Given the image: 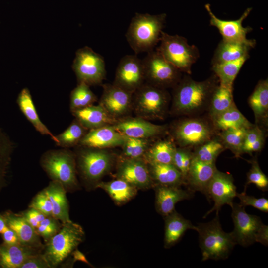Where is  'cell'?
I'll use <instances>...</instances> for the list:
<instances>
[{
  "label": "cell",
  "mask_w": 268,
  "mask_h": 268,
  "mask_svg": "<svg viewBox=\"0 0 268 268\" xmlns=\"http://www.w3.org/2000/svg\"><path fill=\"white\" fill-rule=\"evenodd\" d=\"M116 167V178L127 182L138 190L153 188L147 163L143 158L122 156L117 159Z\"/></svg>",
  "instance_id": "7c38bea8"
},
{
  "label": "cell",
  "mask_w": 268,
  "mask_h": 268,
  "mask_svg": "<svg viewBox=\"0 0 268 268\" xmlns=\"http://www.w3.org/2000/svg\"><path fill=\"white\" fill-rule=\"evenodd\" d=\"M97 97L90 89L89 86L79 82L71 92L70 110L73 111L93 105L97 101Z\"/></svg>",
  "instance_id": "74e56055"
},
{
  "label": "cell",
  "mask_w": 268,
  "mask_h": 268,
  "mask_svg": "<svg viewBox=\"0 0 268 268\" xmlns=\"http://www.w3.org/2000/svg\"><path fill=\"white\" fill-rule=\"evenodd\" d=\"M165 232L164 246L169 248L176 244L188 229L196 230V226L185 219L175 210L164 217Z\"/></svg>",
  "instance_id": "4316f807"
},
{
  "label": "cell",
  "mask_w": 268,
  "mask_h": 268,
  "mask_svg": "<svg viewBox=\"0 0 268 268\" xmlns=\"http://www.w3.org/2000/svg\"><path fill=\"white\" fill-rule=\"evenodd\" d=\"M247 129H230L221 131L220 141L225 149H229L238 157L243 154L242 149Z\"/></svg>",
  "instance_id": "f35d334b"
},
{
  "label": "cell",
  "mask_w": 268,
  "mask_h": 268,
  "mask_svg": "<svg viewBox=\"0 0 268 268\" xmlns=\"http://www.w3.org/2000/svg\"><path fill=\"white\" fill-rule=\"evenodd\" d=\"M96 188L104 190L119 206L126 204L134 198L138 190L127 182L118 178L107 182L101 181L97 185Z\"/></svg>",
  "instance_id": "f546056e"
},
{
  "label": "cell",
  "mask_w": 268,
  "mask_h": 268,
  "mask_svg": "<svg viewBox=\"0 0 268 268\" xmlns=\"http://www.w3.org/2000/svg\"><path fill=\"white\" fill-rule=\"evenodd\" d=\"M263 136H264L263 131L258 126L253 125L252 127L247 129L244 138L242 152L243 148Z\"/></svg>",
  "instance_id": "c3c4849f"
},
{
  "label": "cell",
  "mask_w": 268,
  "mask_h": 268,
  "mask_svg": "<svg viewBox=\"0 0 268 268\" xmlns=\"http://www.w3.org/2000/svg\"><path fill=\"white\" fill-rule=\"evenodd\" d=\"M231 217L234 229L231 233L236 243L241 246L248 247L255 242L258 230L263 222L260 217L247 213L245 207L233 203Z\"/></svg>",
  "instance_id": "5bb4252c"
},
{
  "label": "cell",
  "mask_w": 268,
  "mask_h": 268,
  "mask_svg": "<svg viewBox=\"0 0 268 268\" xmlns=\"http://www.w3.org/2000/svg\"><path fill=\"white\" fill-rule=\"evenodd\" d=\"M29 207L40 211L47 216H53L51 201L44 189L34 197Z\"/></svg>",
  "instance_id": "ee69618b"
},
{
  "label": "cell",
  "mask_w": 268,
  "mask_h": 268,
  "mask_svg": "<svg viewBox=\"0 0 268 268\" xmlns=\"http://www.w3.org/2000/svg\"><path fill=\"white\" fill-rule=\"evenodd\" d=\"M256 123L266 121L268 113V80L259 81L248 99Z\"/></svg>",
  "instance_id": "1f68e13d"
},
{
  "label": "cell",
  "mask_w": 268,
  "mask_h": 268,
  "mask_svg": "<svg viewBox=\"0 0 268 268\" xmlns=\"http://www.w3.org/2000/svg\"><path fill=\"white\" fill-rule=\"evenodd\" d=\"M219 83L214 74L202 81L188 75L182 77L173 88L171 112L177 115H192L208 108L212 93Z\"/></svg>",
  "instance_id": "6da1fadb"
},
{
  "label": "cell",
  "mask_w": 268,
  "mask_h": 268,
  "mask_svg": "<svg viewBox=\"0 0 268 268\" xmlns=\"http://www.w3.org/2000/svg\"><path fill=\"white\" fill-rule=\"evenodd\" d=\"M147 163L154 186L160 185L181 187L184 185L185 180L182 173L173 164Z\"/></svg>",
  "instance_id": "83f0119b"
},
{
  "label": "cell",
  "mask_w": 268,
  "mask_h": 268,
  "mask_svg": "<svg viewBox=\"0 0 268 268\" xmlns=\"http://www.w3.org/2000/svg\"><path fill=\"white\" fill-rule=\"evenodd\" d=\"M155 190V205L156 211L163 217L174 211L178 202L192 198L194 192L184 190L179 186L156 185Z\"/></svg>",
  "instance_id": "ffe728a7"
},
{
  "label": "cell",
  "mask_w": 268,
  "mask_h": 268,
  "mask_svg": "<svg viewBox=\"0 0 268 268\" xmlns=\"http://www.w3.org/2000/svg\"><path fill=\"white\" fill-rule=\"evenodd\" d=\"M14 146L9 136L0 128V192L7 185Z\"/></svg>",
  "instance_id": "836d02e7"
},
{
  "label": "cell",
  "mask_w": 268,
  "mask_h": 268,
  "mask_svg": "<svg viewBox=\"0 0 268 268\" xmlns=\"http://www.w3.org/2000/svg\"><path fill=\"white\" fill-rule=\"evenodd\" d=\"M40 163L49 178L61 183L67 192L80 189L75 154L68 148L46 151L41 156Z\"/></svg>",
  "instance_id": "277c9868"
},
{
  "label": "cell",
  "mask_w": 268,
  "mask_h": 268,
  "mask_svg": "<svg viewBox=\"0 0 268 268\" xmlns=\"http://www.w3.org/2000/svg\"><path fill=\"white\" fill-rule=\"evenodd\" d=\"M17 103L22 113L36 131L41 134L49 136L56 143L55 135L40 120L30 92L27 88L21 90L17 97Z\"/></svg>",
  "instance_id": "f1b7e54d"
},
{
  "label": "cell",
  "mask_w": 268,
  "mask_h": 268,
  "mask_svg": "<svg viewBox=\"0 0 268 268\" xmlns=\"http://www.w3.org/2000/svg\"><path fill=\"white\" fill-rule=\"evenodd\" d=\"M71 113L75 119L88 130L111 125L117 121L110 116L99 104L91 105L71 111Z\"/></svg>",
  "instance_id": "d4e9b609"
},
{
  "label": "cell",
  "mask_w": 268,
  "mask_h": 268,
  "mask_svg": "<svg viewBox=\"0 0 268 268\" xmlns=\"http://www.w3.org/2000/svg\"><path fill=\"white\" fill-rule=\"evenodd\" d=\"M236 197L240 200L239 204L242 206H253V207L265 213L268 212V200L265 198H257L252 196H249L246 192L237 193Z\"/></svg>",
  "instance_id": "f6af8a7d"
},
{
  "label": "cell",
  "mask_w": 268,
  "mask_h": 268,
  "mask_svg": "<svg viewBox=\"0 0 268 268\" xmlns=\"http://www.w3.org/2000/svg\"><path fill=\"white\" fill-rule=\"evenodd\" d=\"M249 58V54L234 61L212 65L211 69L219 83L233 86L241 68Z\"/></svg>",
  "instance_id": "e575fe53"
},
{
  "label": "cell",
  "mask_w": 268,
  "mask_h": 268,
  "mask_svg": "<svg viewBox=\"0 0 268 268\" xmlns=\"http://www.w3.org/2000/svg\"><path fill=\"white\" fill-rule=\"evenodd\" d=\"M264 136L259 138L251 144L243 148V153H247L251 154L252 152L260 151L264 146Z\"/></svg>",
  "instance_id": "816d5d0a"
},
{
  "label": "cell",
  "mask_w": 268,
  "mask_h": 268,
  "mask_svg": "<svg viewBox=\"0 0 268 268\" xmlns=\"http://www.w3.org/2000/svg\"><path fill=\"white\" fill-rule=\"evenodd\" d=\"M149 139L127 137L122 145V156L129 158H143L150 146Z\"/></svg>",
  "instance_id": "60d3db41"
},
{
  "label": "cell",
  "mask_w": 268,
  "mask_h": 268,
  "mask_svg": "<svg viewBox=\"0 0 268 268\" xmlns=\"http://www.w3.org/2000/svg\"><path fill=\"white\" fill-rule=\"evenodd\" d=\"M43 251L22 244H0V268H20L30 256Z\"/></svg>",
  "instance_id": "cb8c5ba5"
},
{
  "label": "cell",
  "mask_w": 268,
  "mask_h": 268,
  "mask_svg": "<svg viewBox=\"0 0 268 268\" xmlns=\"http://www.w3.org/2000/svg\"><path fill=\"white\" fill-rule=\"evenodd\" d=\"M6 223L1 214H0V234L7 227Z\"/></svg>",
  "instance_id": "f5cc1de1"
},
{
  "label": "cell",
  "mask_w": 268,
  "mask_h": 268,
  "mask_svg": "<svg viewBox=\"0 0 268 268\" xmlns=\"http://www.w3.org/2000/svg\"><path fill=\"white\" fill-rule=\"evenodd\" d=\"M20 268H51L42 253L29 257L21 265Z\"/></svg>",
  "instance_id": "bcb514c9"
},
{
  "label": "cell",
  "mask_w": 268,
  "mask_h": 268,
  "mask_svg": "<svg viewBox=\"0 0 268 268\" xmlns=\"http://www.w3.org/2000/svg\"><path fill=\"white\" fill-rule=\"evenodd\" d=\"M236 194V187L232 175L217 170L209 183L206 196L208 200H212L214 204L204 217L214 211L218 214L225 204L232 206Z\"/></svg>",
  "instance_id": "9a60e30c"
},
{
  "label": "cell",
  "mask_w": 268,
  "mask_h": 268,
  "mask_svg": "<svg viewBox=\"0 0 268 268\" xmlns=\"http://www.w3.org/2000/svg\"><path fill=\"white\" fill-rule=\"evenodd\" d=\"M255 242L265 246L268 245V226L263 223L258 230L255 237Z\"/></svg>",
  "instance_id": "f907efd6"
},
{
  "label": "cell",
  "mask_w": 268,
  "mask_h": 268,
  "mask_svg": "<svg viewBox=\"0 0 268 268\" xmlns=\"http://www.w3.org/2000/svg\"><path fill=\"white\" fill-rule=\"evenodd\" d=\"M145 80L153 86L173 88L182 78L181 72L167 61L159 51L154 49L142 60Z\"/></svg>",
  "instance_id": "9c48e42d"
},
{
  "label": "cell",
  "mask_w": 268,
  "mask_h": 268,
  "mask_svg": "<svg viewBox=\"0 0 268 268\" xmlns=\"http://www.w3.org/2000/svg\"><path fill=\"white\" fill-rule=\"evenodd\" d=\"M175 141L184 148L197 147L211 140L214 134L209 123L202 119L190 118L177 122L173 129Z\"/></svg>",
  "instance_id": "8fae6325"
},
{
  "label": "cell",
  "mask_w": 268,
  "mask_h": 268,
  "mask_svg": "<svg viewBox=\"0 0 268 268\" xmlns=\"http://www.w3.org/2000/svg\"><path fill=\"white\" fill-rule=\"evenodd\" d=\"M62 226V223L53 216H46L35 230L46 243L59 232Z\"/></svg>",
  "instance_id": "7bdbcfd3"
},
{
  "label": "cell",
  "mask_w": 268,
  "mask_h": 268,
  "mask_svg": "<svg viewBox=\"0 0 268 268\" xmlns=\"http://www.w3.org/2000/svg\"><path fill=\"white\" fill-rule=\"evenodd\" d=\"M166 16L165 13H135L125 34L126 39L135 54L148 53L154 49L160 42Z\"/></svg>",
  "instance_id": "7a4b0ae2"
},
{
  "label": "cell",
  "mask_w": 268,
  "mask_h": 268,
  "mask_svg": "<svg viewBox=\"0 0 268 268\" xmlns=\"http://www.w3.org/2000/svg\"><path fill=\"white\" fill-rule=\"evenodd\" d=\"M176 147L170 140H162L150 146L143 158L147 163L172 164Z\"/></svg>",
  "instance_id": "d590c367"
},
{
  "label": "cell",
  "mask_w": 268,
  "mask_h": 268,
  "mask_svg": "<svg viewBox=\"0 0 268 268\" xmlns=\"http://www.w3.org/2000/svg\"><path fill=\"white\" fill-rule=\"evenodd\" d=\"M214 127L221 131L230 129L252 127L251 124L235 105L212 120Z\"/></svg>",
  "instance_id": "d6a6232c"
},
{
  "label": "cell",
  "mask_w": 268,
  "mask_h": 268,
  "mask_svg": "<svg viewBox=\"0 0 268 268\" xmlns=\"http://www.w3.org/2000/svg\"><path fill=\"white\" fill-rule=\"evenodd\" d=\"M72 68L78 83L83 82L89 86L101 84L106 77L103 57L87 46L77 50Z\"/></svg>",
  "instance_id": "30bf717a"
},
{
  "label": "cell",
  "mask_w": 268,
  "mask_h": 268,
  "mask_svg": "<svg viewBox=\"0 0 268 268\" xmlns=\"http://www.w3.org/2000/svg\"><path fill=\"white\" fill-rule=\"evenodd\" d=\"M157 49L164 58L181 72L191 74L192 65L200 57L198 48L189 44L185 37L162 31Z\"/></svg>",
  "instance_id": "52a82bcc"
},
{
  "label": "cell",
  "mask_w": 268,
  "mask_h": 268,
  "mask_svg": "<svg viewBox=\"0 0 268 268\" xmlns=\"http://www.w3.org/2000/svg\"><path fill=\"white\" fill-rule=\"evenodd\" d=\"M217 170L215 163L203 162L193 157L184 185L189 190L201 192L206 196L208 186Z\"/></svg>",
  "instance_id": "7402d4cb"
},
{
  "label": "cell",
  "mask_w": 268,
  "mask_h": 268,
  "mask_svg": "<svg viewBox=\"0 0 268 268\" xmlns=\"http://www.w3.org/2000/svg\"><path fill=\"white\" fill-rule=\"evenodd\" d=\"M1 234L3 242L6 244H21L16 233L8 226H7Z\"/></svg>",
  "instance_id": "681fc988"
},
{
  "label": "cell",
  "mask_w": 268,
  "mask_h": 268,
  "mask_svg": "<svg viewBox=\"0 0 268 268\" xmlns=\"http://www.w3.org/2000/svg\"><path fill=\"white\" fill-rule=\"evenodd\" d=\"M251 167L247 174V180L244 186V191L246 192L247 186L250 184H254L262 191H267L268 189V178L262 172L256 159L250 161Z\"/></svg>",
  "instance_id": "b9f144b4"
},
{
  "label": "cell",
  "mask_w": 268,
  "mask_h": 268,
  "mask_svg": "<svg viewBox=\"0 0 268 268\" xmlns=\"http://www.w3.org/2000/svg\"><path fill=\"white\" fill-rule=\"evenodd\" d=\"M170 95L166 89L144 83L133 94V105L138 117L162 119L167 110Z\"/></svg>",
  "instance_id": "ba28073f"
},
{
  "label": "cell",
  "mask_w": 268,
  "mask_h": 268,
  "mask_svg": "<svg viewBox=\"0 0 268 268\" xmlns=\"http://www.w3.org/2000/svg\"><path fill=\"white\" fill-rule=\"evenodd\" d=\"M99 104L116 120L126 115L133 106V94L114 84L103 85Z\"/></svg>",
  "instance_id": "2e32d148"
},
{
  "label": "cell",
  "mask_w": 268,
  "mask_h": 268,
  "mask_svg": "<svg viewBox=\"0 0 268 268\" xmlns=\"http://www.w3.org/2000/svg\"><path fill=\"white\" fill-rule=\"evenodd\" d=\"M235 105L233 96V86L219 82L212 93L208 108L211 120Z\"/></svg>",
  "instance_id": "4dcf8cb0"
},
{
  "label": "cell",
  "mask_w": 268,
  "mask_h": 268,
  "mask_svg": "<svg viewBox=\"0 0 268 268\" xmlns=\"http://www.w3.org/2000/svg\"><path fill=\"white\" fill-rule=\"evenodd\" d=\"M82 227L72 221L62 223L59 232L44 244L42 253L51 268L61 265L84 240Z\"/></svg>",
  "instance_id": "8992f818"
},
{
  "label": "cell",
  "mask_w": 268,
  "mask_h": 268,
  "mask_svg": "<svg viewBox=\"0 0 268 268\" xmlns=\"http://www.w3.org/2000/svg\"><path fill=\"white\" fill-rule=\"evenodd\" d=\"M142 60L137 55H126L119 61L113 84L134 93L144 83Z\"/></svg>",
  "instance_id": "4fadbf2b"
},
{
  "label": "cell",
  "mask_w": 268,
  "mask_h": 268,
  "mask_svg": "<svg viewBox=\"0 0 268 268\" xmlns=\"http://www.w3.org/2000/svg\"><path fill=\"white\" fill-rule=\"evenodd\" d=\"M44 189L51 201L53 216L62 223L71 221L67 191L63 185L58 181L51 180Z\"/></svg>",
  "instance_id": "484cf974"
},
{
  "label": "cell",
  "mask_w": 268,
  "mask_h": 268,
  "mask_svg": "<svg viewBox=\"0 0 268 268\" xmlns=\"http://www.w3.org/2000/svg\"><path fill=\"white\" fill-rule=\"evenodd\" d=\"M127 136L117 131L112 125L88 130L82 138L79 146L99 149L122 146Z\"/></svg>",
  "instance_id": "d6986e66"
},
{
  "label": "cell",
  "mask_w": 268,
  "mask_h": 268,
  "mask_svg": "<svg viewBox=\"0 0 268 268\" xmlns=\"http://www.w3.org/2000/svg\"><path fill=\"white\" fill-rule=\"evenodd\" d=\"M225 149L220 139H211L196 147L193 155L194 158L202 162L215 163L218 155Z\"/></svg>",
  "instance_id": "ab89813d"
},
{
  "label": "cell",
  "mask_w": 268,
  "mask_h": 268,
  "mask_svg": "<svg viewBox=\"0 0 268 268\" xmlns=\"http://www.w3.org/2000/svg\"><path fill=\"white\" fill-rule=\"evenodd\" d=\"M210 17V25L216 27L222 36V39L228 41H243L247 35L253 30L250 26H243V21L248 17L252 8H248L241 17L234 20H224L218 18L212 11L208 4L205 5Z\"/></svg>",
  "instance_id": "ac0fdd59"
},
{
  "label": "cell",
  "mask_w": 268,
  "mask_h": 268,
  "mask_svg": "<svg viewBox=\"0 0 268 268\" xmlns=\"http://www.w3.org/2000/svg\"><path fill=\"white\" fill-rule=\"evenodd\" d=\"M84 128L76 119L62 133L55 135L56 144L63 148H69L79 144V142L87 132Z\"/></svg>",
  "instance_id": "8d00e7d4"
},
{
  "label": "cell",
  "mask_w": 268,
  "mask_h": 268,
  "mask_svg": "<svg viewBox=\"0 0 268 268\" xmlns=\"http://www.w3.org/2000/svg\"><path fill=\"white\" fill-rule=\"evenodd\" d=\"M196 231L199 234L203 261L226 259L237 244L231 232L223 230L218 214L211 221L198 223Z\"/></svg>",
  "instance_id": "5b68a950"
},
{
  "label": "cell",
  "mask_w": 268,
  "mask_h": 268,
  "mask_svg": "<svg viewBox=\"0 0 268 268\" xmlns=\"http://www.w3.org/2000/svg\"><path fill=\"white\" fill-rule=\"evenodd\" d=\"M112 126L126 136L136 138H153L162 134L166 130L165 126L154 124L138 117L117 120Z\"/></svg>",
  "instance_id": "e0dca14e"
},
{
  "label": "cell",
  "mask_w": 268,
  "mask_h": 268,
  "mask_svg": "<svg viewBox=\"0 0 268 268\" xmlns=\"http://www.w3.org/2000/svg\"><path fill=\"white\" fill-rule=\"evenodd\" d=\"M7 226L17 235L21 244L43 250L44 244L35 229L20 213L7 210L1 213Z\"/></svg>",
  "instance_id": "44dd1931"
},
{
  "label": "cell",
  "mask_w": 268,
  "mask_h": 268,
  "mask_svg": "<svg viewBox=\"0 0 268 268\" xmlns=\"http://www.w3.org/2000/svg\"><path fill=\"white\" fill-rule=\"evenodd\" d=\"M80 146L75 153L77 174L85 188L92 190L110 172L117 159L106 149Z\"/></svg>",
  "instance_id": "3957f363"
},
{
  "label": "cell",
  "mask_w": 268,
  "mask_h": 268,
  "mask_svg": "<svg viewBox=\"0 0 268 268\" xmlns=\"http://www.w3.org/2000/svg\"><path fill=\"white\" fill-rule=\"evenodd\" d=\"M20 213L35 229L41 221L47 216L40 211L29 207Z\"/></svg>",
  "instance_id": "7dc6e473"
},
{
  "label": "cell",
  "mask_w": 268,
  "mask_h": 268,
  "mask_svg": "<svg viewBox=\"0 0 268 268\" xmlns=\"http://www.w3.org/2000/svg\"><path fill=\"white\" fill-rule=\"evenodd\" d=\"M256 44L255 39H247L243 41L222 39L215 49L211 60V65L234 61L249 55Z\"/></svg>",
  "instance_id": "603a6c76"
}]
</instances>
